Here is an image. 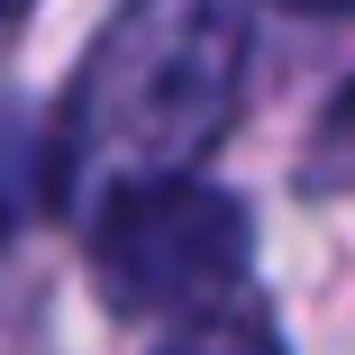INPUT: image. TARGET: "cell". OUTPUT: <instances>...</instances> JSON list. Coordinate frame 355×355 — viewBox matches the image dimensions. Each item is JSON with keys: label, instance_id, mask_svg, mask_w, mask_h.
I'll return each instance as SVG.
<instances>
[{"label": "cell", "instance_id": "cell-1", "mask_svg": "<svg viewBox=\"0 0 355 355\" xmlns=\"http://www.w3.org/2000/svg\"><path fill=\"white\" fill-rule=\"evenodd\" d=\"M246 73V0H128L83 55L55 146L64 209H119L128 191L182 182L200 146L228 128Z\"/></svg>", "mask_w": 355, "mask_h": 355}, {"label": "cell", "instance_id": "cell-2", "mask_svg": "<svg viewBox=\"0 0 355 355\" xmlns=\"http://www.w3.org/2000/svg\"><path fill=\"white\" fill-rule=\"evenodd\" d=\"M255 237H246V209L209 182H155V191H128L119 209L92 219V264H101V292L128 319H209L237 273H246Z\"/></svg>", "mask_w": 355, "mask_h": 355}, {"label": "cell", "instance_id": "cell-3", "mask_svg": "<svg viewBox=\"0 0 355 355\" xmlns=\"http://www.w3.org/2000/svg\"><path fill=\"white\" fill-rule=\"evenodd\" d=\"M301 182H310V191H355V83L319 110L310 155H301Z\"/></svg>", "mask_w": 355, "mask_h": 355}, {"label": "cell", "instance_id": "cell-4", "mask_svg": "<svg viewBox=\"0 0 355 355\" xmlns=\"http://www.w3.org/2000/svg\"><path fill=\"white\" fill-rule=\"evenodd\" d=\"M164 355H282V337H273V319H255V310H209V319H191Z\"/></svg>", "mask_w": 355, "mask_h": 355}, {"label": "cell", "instance_id": "cell-5", "mask_svg": "<svg viewBox=\"0 0 355 355\" xmlns=\"http://www.w3.org/2000/svg\"><path fill=\"white\" fill-rule=\"evenodd\" d=\"M292 10H310V19H337V10H355V0H292Z\"/></svg>", "mask_w": 355, "mask_h": 355}, {"label": "cell", "instance_id": "cell-6", "mask_svg": "<svg viewBox=\"0 0 355 355\" xmlns=\"http://www.w3.org/2000/svg\"><path fill=\"white\" fill-rule=\"evenodd\" d=\"M0 228H10V191H0Z\"/></svg>", "mask_w": 355, "mask_h": 355}, {"label": "cell", "instance_id": "cell-7", "mask_svg": "<svg viewBox=\"0 0 355 355\" xmlns=\"http://www.w3.org/2000/svg\"><path fill=\"white\" fill-rule=\"evenodd\" d=\"M0 19H19V0H0Z\"/></svg>", "mask_w": 355, "mask_h": 355}]
</instances>
